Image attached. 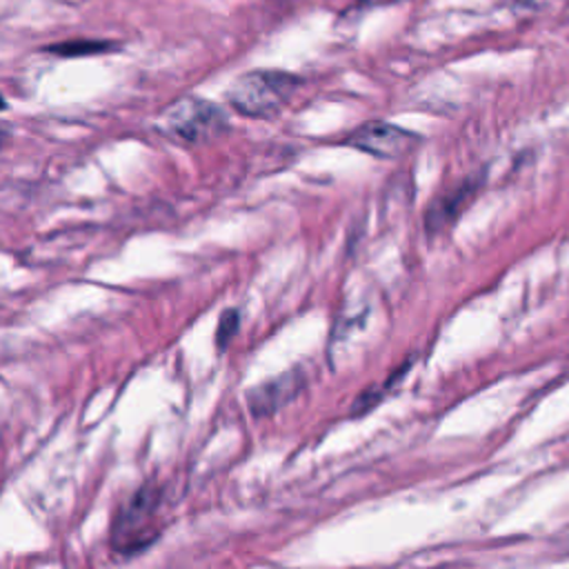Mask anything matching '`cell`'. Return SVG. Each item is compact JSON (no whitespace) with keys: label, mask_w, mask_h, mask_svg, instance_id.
Returning <instances> with one entry per match:
<instances>
[{"label":"cell","mask_w":569,"mask_h":569,"mask_svg":"<svg viewBox=\"0 0 569 569\" xmlns=\"http://www.w3.org/2000/svg\"><path fill=\"white\" fill-rule=\"evenodd\" d=\"M300 78L287 71L258 69L240 76L227 91L231 107L249 118L276 116L298 89Z\"/></svg>","instance_id":"cell-1"},{"label":"cell","mask_w":569,"mask_h":569,"mask_svg":"<svg viewBox=\"0 0 569 569\" xmlns=\"http://www.w3.org/2000/svg\"><path fill=\"white\" fill-rule=\"evenodd\" d=\"M160 127L178 140L200 144L211 142L229 129L227 113L202 98H180L160 118Z\"/></svg>","instance_id":"cell-2"},{"label":"cell","mask_w":569,"mask_h":569,"mask_svg":"<svg viewBox=\"0 0 569 569\" xmlns=\"http://www.w3.org/2000/svg\"><path fill=\"white\" fill-rule=\"evenodd\" d=\"M158 502L160 493L153 489V485H144L120 509L113 525V545L122 553H131V549L147 547L151 540L144 536L156 538V533H151L149 529V522L158 509Z\"/></svg>","instance_id":"cell-3"},{"label":"cell","mask_w":569,"mask_h":569,"mask_svg":"<svg viewBox=\"0 0 569 569\" xmlns=\"http://www.w3.org/2000/svg\"><path fill=\"white\" fill-rule=\"evenodd\" d=\"M416 140H418L416 133H411L398 124L373 120V122H365L362 127H358L345 140V144H349L358 151H365L373 158L391 160V158H398L405 151H409L416 144Z\"/></svg>","instance_id":"cell-4"},{"label":"cell","mask_w":569,"mask_h":569,"mask_svg":"<svg viewBox=\"0 0 569 569\" xmlns=\"http://www.w3.org/2000/svg\"><path fill=\"white\" fill-rule=\"evenodd\" d=\"M305 378L300 376V371H291L284 376H278L273 380H267L258 387H253L247 393V402L253 416H269L273 411H278L280 407H284L291 398H296V393L302 389Z\"/></svg>","instance_id":"cell-5"},{"label":"cell","mask_w":569,"mask_h":569,"mask_svg":"<svg viewBox=\"0 0 569 569\" xmlns=\"http://www.w3.org/2000/svg\"><path fill=\"white\" fill-rule=\"evenodd\" d=\"M476 187H478V180H467L453 191L438 198L425 213V227L431 233H438L440 229L451 224L458 218V213L465 209V204L471 200V196L476 193Z\"/></svg>","instance_id":"cell-6"},{"label":"cell","mask_w":569,"mask_h":569,"mask_svg":"<svg viewBox=\"0 0 569 569\" xmlns=\"http://www.w3.org/2000/svg\"><path fill=\"white\" fill-rule=\"evenodd\" d=\"M107 49H111V42H104V40H71V42H60L49 47V51L58 56H91Z\"/></svg>","instance_id":"cell-7"},{"label":"cell","mask_w":569,"mask_h":569,"mask_svg":"<svg viewBox=\"0 0 569 569\" xmlns=\"http://www.w3.org/2000/svg\"><path fill=\"white\" fill-rule=\"evenodd\" d=\"M238 327H240V313L238 309H227L222 316H220V322H218V331H216V342H218V349L222 351L227 347V342L238 333Z\"/></svg>","instance_id":"cell-8"},{"label":"cell","mask_w":569,"mask_h":569,"mask_svg":"<svg viewBox=\"0 0 569 569\" xmlns=\"http://www.w3.org/2000/svg\"><path fill=\"white\" fill-rule=\"evenodd\" d=\"M396 2H400V0H360L358 2V9H371V7H378V4H396Z\"/></svg>","instance_id":"cell-9"}]
</instances>
